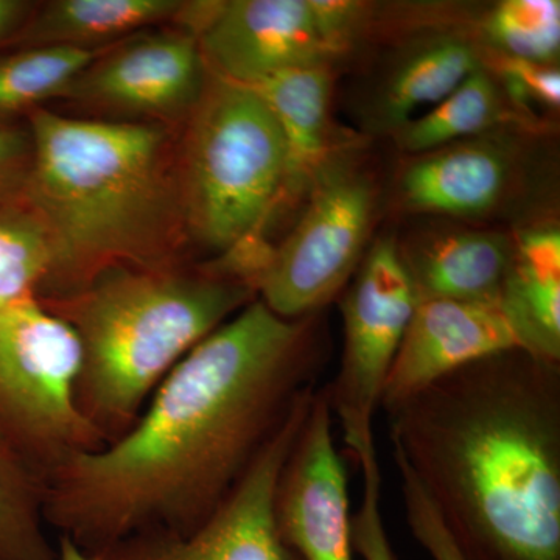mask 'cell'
<instances>
[{
    "label": "cell",
    "instance_id": "cell-1",
    "mask_svg": "<svg viewBox=\"0 0 560 560\" xmlns=\"http://www.w3.org/2000/svg\"><path fill=\"white\" fill-rule=\"evenodd\" d=\"M324 364L316 315L250 302L179 361L124 436L47 474V525L91 556L147 530L200 528L318 389Z\"/></svg>",
    "mask_w": 560,
    "mask_h": 560
},
{
    "label": "cell",
    "instance_id": "cell-2",
    "mask_svg": "<svg viewBox=\"0 0 560 560\" xmlns=\"http://www.w3.org/2000/svg\"><path fill=\"white\" fill-rule=\"evenodd\" d=\"M386 415L464 559L560 560V361L499 353Z\"/></svg>",
    "mask_w": 560,
    "mask_h": 560
},
{
    "label": "cell",
    "instance_id": "cell-3",
    "mask_svg": "<svg viewBox=\"0 0 560 560\" xmlns=\"http://www.w3.org/2000/svg\"><path fill=\"white\" fill-rule=\"evenodd\" d=\"M28 210L49 237L39 300L66 296L114 267L176 265L184 228L168 127L31 110Z\"/></svg>",
    "mask_w": 560,
    "mask_h": 560
},
{
    "label": "cell",
    "instance_id": "cell-4",
    "mask_svg": "<svg viewBox=\"0 0 560 560\" xmlns=\"http://www.w3.org/2000/svg\"><path fill=\"white\" fill-rule=\"evenodd\" d=\"M256 300L241 279L176 264L109 268L79 291L39 301L79 340L77 408L106 445L135 425L187 353Z\"/></svg>",
    "mask_w": 560,
    "mask_h": 560
},
{
    "label": "cell",
    "instance_id": "cell-5",
    "mask_svg": "<svg viewBox=\"0 0 560 560\" xmlns=\"http://www.w3.org/2000/svg\"><path fill=\"white\" fill-rule=\"evenodd\" d=\"M189 119L179 161L184 226L219 256L209 267L256 290L271 250L261 234L285 183L282 131L259 92L215 75Z\"/></svg>",
    "mask_w": 560,
    "mask_h": 560
},
{
    "label": "cell",
    "instance_id": "cell-6",
    "mask_svg": "<svg viewBox=\"0 0 560 560\" xmlns=\"http://www.w3.org/2000/svg\"><path fill=\"white\" fill-rule=\"evenodd\" d=\"M80 345L39 298L0 311V438L43 480L80 452L103 447L80 415Z\"/></svg>",
    "mask_w": 560,
    "mask_h": 560
},
{
    "label": "cell",
    "instance_id": "cell-7",
    "mask_svg": "<svg viewBox=\"0 0 560 560\" xmlns=\"http://www.w3.org/2000/svg\"><path fill=\"white\" fill-rule=\"evenodd\" d=\"M305 201L256 280L257 300L285 319L318 315L341 293L364 259L374 220L371 180L335 158Z\"/></svg>",
    "mask_w": 560,
    "mask_h": 560
},
{
    "label": "cell",
    "instance_id": "cell-8",
    "mask_svg": "<svg viewBox=\"0 0 560 560\" xmlns=\"http://www.w3.org/2000/svg\"><path fill=\"white\" fill-rule=\"evenodd\" d=\"M419 298L393 238L377 242L341 300L345 345L337 375L320 389L350 453L374 438L372 422Z\"/></svg>",
    "mask_w": 560,
    "mask_h": 560
},
{
    "label": "cell",
    "instance_id": "cell-9",
    "mask_svg": "<svg viewBox=\"0 0 560 560\" xmlns=\"http://www.w3.org/2000/svg\"><path fill=\"white\" fill-rule=\"evenodd\" d=\"M206 70L197 36L187 28L145 31L103 51L61 98L105 116L98 119L168 127L197 108Z\"/></svg>",
    "mask_w": 560,
    "mask_h": 560
},
{
    "label": "cell",
    "instance_id": "cell-10",
    "mask_svg": "<svg viewBox=\"0 0 560 560\" xmlns=\"http://www.w3.org/2000/svg\"><path fill=\"white\" fill-rule=\"evenodd\" d=\"M296 405L248 474L209 521L190 534L147 530L110 545L98 560H301L280 537L275 493L280 470L307 418L313 396Z\"/></svg>",
    "mask_w": 560,
    "mask_h": 560
},
{
    "label": "cell",
    "instance_id": "cell-11",
    "mask_svg": "<svg viewBox=\"0 0 560 560\" xmlns=\"http://www.w3.org/2000/svg\"><path fill=\"white\" fill-rule=\"evenodd\" d=\"M178 25L197 36L213 75L242 86L329 58L308 0L186 2Z\"/></svg>",
    "mask_w": 560,
    "mask_h": 560
},
{
    "label": "cell",
    "instance_id": "cell-12",
    "mask_svg": "<svg viewBox=\"0 0 560 560\" xmlns=\"http://www.w3.org/2000/svg\"><path fill=\"white\" fill-rule=\"evenodd\" d=\"M331 412L320 389L280 470L275 521L301 560H353L348 471L331 433Z\"/></svg>",
    "mask_w": 560,
    "mask_h": 560
},
{
    "label": "cell",
    "instance_id": "cell-13",
    "mask_svg": "<svg viewBox=\"0 0 560 560\" xmlns=\"http://www.w3.org/2000/svg\"><path fill=\"white\" fill-rule=\"evenodd\" d=\"M512 350L526 352L525 342L500 298L419 301L381 408L389 410L460 368Z\"/></svg>",
    "mask_w": 560,
    "mask_h": 560
},
{
    "label": "cell",
    "instance_id": "cell-14",
    "mask_svg": "<svg viewBox=\"0 0 560 560\" xmlns=\"http://www.w3.org/2000/svg\"><path fill=\"white\" fill-rule=\"evenodd\" d=\"M511 176L508 147L477 136L430 151L408 165L400 195L416 212L481 217L499 205Z\"/></svg>",
    "mask_w": 560,
    "mask_h": 560
},
{
    "label": "cell",
    "instance_id": "cell-15",
    "mask_svg": "<svg viewBox=\"0 0 560 560\" xmlns=\"http://www.w3.org/2000/svg\"><path fill=\"white\" fill-rule=\"evenodd\" d=\"M327 65L287 70L253 90L270 106L285 142L280 205L307 200L329 164L330 75Z\"/></svg>",
    "mask_w": 560,
    "mask_h": 560
},
{
    "label": "cell",
    "instance_id": "cell-16",
    "mask_svg": "<svg viewBox=\"0 0 560 560\" xmlns=\"http://www.w3.org/2000/svg\"><path fill=\"white\" fill-rule=\"evenodd\" d=\"M419 301L499 300L514 253L508 235L452 231L400 248Z\"/></svg>",
    "mask_w": 560,
    "mask_h": 560
},
{
    "label": "cell",
    "instance_id": "cell-17",
    "mask_svg": "<svg viewBox=\"0 0 560 560\" xmlns=\"http://www.w3.org/2000/svg\"><path fill=\"white\" fill-rule=\"evenodd\" d=\"M480 68V50L459 33L416 40L397 58L375 94L372 124L381 131H399L418 110L433 108Z\"/></svg>",
    "mask_w": 560,
    "mask_h": 560
},
{
    "label": "cell",
    "instance_id": "cell-18",
    "mask_svg": "<svg viewBox=\"0 0 560 560\" xmlns=\"http://www.w3.org/2000/svg\"><path fill=\"white\" fill-rule=\"evenodd\" d=\"M500 300L518 331L526 352L560 361V232L534 228L514 242L510 270Z\"/></svg>",
    "mask_w": 560,
    "mask_h": 560
},
{
    "label": "cell",
    "instance_id": "cell-19",
    "mask_svg": "<svg viewBox=\"0 0 560 560\" xmlns=\"http://www.w3.org/2000/svg\"><path fill=\"white\" fill-rule=\"evenodd\" d=\"M184 5L180 0H54L22 27L21 40L28 47L106 49L162 22H178Z\"/></svg>",
    "mask_w": 560,
    "mask_h": 560
},
{
    "label": "cell",
    "instance_id": "cell-20",
    "mask_svg": "<svg viewBox=\"0 0 560 560\" xmlns=\"http://www.w3.org/2000/svg\"><path fill=\"white\" fill-rule=\"evenodd\" d=\"M504 117V98L485 68L475 70L452 94L397 132L400 149L425 154L477 138Z\"/></svg>",
    "mask_w": 560,
    "mask_h": 560
},
{
    "label": "cell",
    "instance_id": "cell-21",
    "mask_svg": "<svg viewBox=\"0 0 560 560\" xmlns=\"http://www.w3.org/2000/svg\"><path fill=\"white\" fill-rule=\"evenodd\" d=\"M47 528L43 477L0 438V560H60Z\"/></svg>",
    "mask_w": 560,
    "mask_h": 560
},
{
    "label": "cell",
    "instance_id": "cell-22",
    "mask_svg": "<svg viewBox=\"0 0 560 560\" xmlns=\"http://www.w3.org/2000/svg\"><path fill=\"white\" fill-rule=\"evenodd\" d=\"M106 49L40 46L0 58V116L33 110L39 103L62 97Z\"/></svg>",
    "mask_w": 560,
    "mask_h": 560
},
{
    "label": "cell",
    "instance_id": "cell-23",
    "mask_svg": "<svg viewBox=\"0 0 560 560\" xmlns=\"http://www.w3.org/2000/svg\"><path fill=\"white\" fill-rule=\"evenodd\" d=\"M51 264L49 237L31 210H0V311L39 298Z\"/></svg>",
    "mask_w": 560,
    "mask_h": 560
},
{
    "label": "cell",
    "instance_id": "cell-24",
    "mask_svg": "<svg viewBox=\"0 0 560 560\" xmlns=\"http://www.w3.org/2000/svg\"><path fill=\"white\" fill-rule=\"evenodd\" d=\"M482 35L501 57L555 65L560 50V3L504 0L486 18Z\"/></svg>",
    "mask_w": 560,
    "mask_h": 560
},
{
    "label": "cell",
    "instance_id": "cell-25",
    "mask_svg": "<svg viewBox=\"0 0 560 560\" xmlns=\"http://www.w3.org/2000/svg\"><path fill=\"white\" fill-rule=\"evenodd\" d=\"M352 456L363 474V500L350 517L353 552L363 560H397L382 517V470L374 440L361 445Z\"/></svg>",
    "mask_w": 560,
    "mask_h": 560
},
{
    "label": "cell",
    "instance_id": "cell-26",
    "mask_svg": "<svg viewBox=\"0 0 560 560\" xmlns=\"http://www.w3.org/2000/svg\"><path fill=\"white\" fill-rule=\"evenodd\" d=\"M393 456L396 460L397 471H399L401 500H404L405 515H407L412 537L419 541L420 547L429 552L433 560H466L460 555L451 534L445 529L444 523L431 504L425 490L420 488L419 481L408 469L407 464L399 456Z\"/></svg>",
    "mask_w": 560,
    "mask_h": 560
},
{
    "label": "cell",
    "instance_id": "cell-27",
    "mask_svg": "<svg viewBox=\"0 0 560 560\" xmlns=\"http://www.w3.org/2000/svg\"><path fill=\"white\" fill-rule=\"evenodd\" d=\"M501 86L518 108L558 109L560 105V73L555 65L501 57Z\"/></svg>",
    "mask_w": 560,
    "mask_h": 560
},
{
    "label": "cell",
    "instance_id": "cell-28",
    "mask_svg": "<svg viewBox=\"0 0 560 560\" xmlns=\"http://www.w3.org/2000/svg\"><path fill=\"white\" fill-rule=\"evenodd\" d=\"M316 27L327 54L334 55L352 38L357 25L363 16L364 7L357 2L341 0H308Z\"/></svg>",
    "mask_w": 560,
    "mask_h": 560
},
{
    "label": "cell",
    "instance_id": "cell-29",
    "mask_svg": "<svg viewBox=\"0 0 560 560\" xmlns=\"http://www.w3.org/2000/svg\"><path fill=\"white\" fill-rule=\"evenodd\" d=\"M31 160V136L0 130V194L13 186L24 187Z\"/></svg>",
    "mask_w": 560,
    "mask_h": 560
},
{
    "label": "cell",
    "instance_id": "cell-30",
    "mask_svg": "<svg viewBox=\"0 0 560 560\" xmlns=\"http://www.w3.org/2000/svg\"><path fill=\"white\" fill-rule=\"evenodd\" d=\"M32 3L21 0H0V39L16 32L27 21Z\"/></svg>",
    "mask_w": 560,
    "mask_h": 560
},
{
    "label": "cell",
    "instance_id": "cell-31",
    "mask_svg": "<svg viewBox=\"0 0 560 560\" xmlns=\"http://www.w3.org/2000/svg\"><path fill=\"white\" fill-rule=\"evenodd\" d=\"M58 558L60 560H98L95 556L88 555L81 550L79 545L73 544L69 537H57Z\"/></svg>",
    "mask_w": 560,
    "mask_h": 560
}]
</instances>
